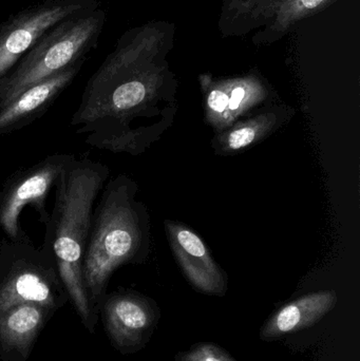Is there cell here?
<instances>
[{"instance_id":"52a82bcc","label":"cell","mask_w":360,"mask_h":361,"mask_svg":"<svg viewBox=\"0 0 360 361\" xmlns=\"http://www.w3.org/2000/svg\"><path fill=\"white\" fill-rule=\"evenodd\" d=\"M97 8V0H42L11 15L0 23V80L49 30Z\"/></svg>"},{"instance_id":"6da1fadb","label":"cell","mask_w":360,"mask_h":361,"mask_svg":"<svg viewBox=\"0 0 360 361\" xmlns=\"http://www.w3.org/2000/svg\"><path fill=\"white\" fill-rule=\"evenodd\" d=\"M133 57L120 48L107 57L85 87L71 126L97 149L137 157L173 126L175 99L162 97L135 71Z\"/></svg>"},{"instance_id":"30bf717a","label":"cell","mask_w":360,"mask_h":361,"mask_svg":"<svg viewBox=\"0 0 360 361\" xmlns=\"http://www.w3.org/2000/svg\"><path fill=\"white\" fill-rule=\"evenodd\" d=\"M156 307L149 299L133 294H113L106 301L105 322L112 341L122 349L145 341L156 322Z\"/></svg>"},{"instance_id":"8fae6325","label":"cell","mask_w":360,"mask_h":361,"mask_svg":"<svg viewBox=\"0 0 360 361\" xmlns=\"http://www.w3.org/2000/svg\"><path fill=\"white\" fill-rule=\"evenodd\" d=\"M268 101V92L257 82H232L230 86L206 87L204 118L215 135L255 114Z\"/></svg>"},{"instance_id":"4fadbf2b","label":"cell","mask_w":360,"mask_h":361,"mask_svg":"<svg viewBox=\"0 0 360 361\" xmlns=\"http://www.w3.org/2000/svg\"><path fill=\"white\" fill-rule=\"evenodd\" d=\"M335 290H321L304 295L279 309L266 322L260 333L264 341H273L285 335L306 330L321 322L337 305Z\"/></svg>"},{"instance_id":"3957f363","label":"cell","mask_w":360,"mask_h":361,"mask_svg":"<svg viewBox=\"0 0 360 361\" xmlns=\"http://www.w3.org/2000/svg\"><path fill=\"white\" fill-rule=\"evenodd\" d=\"M101 191L82 262L90 303L105 295L116 269L145 262L151 248L149 212L137 199V183L128 176L118 175L108 180Z\"/></svg>"},{"instance_id":"8992f818","label":"cell","mask_w":360,"mask_h":361,"mask_svg":"<svg viewBox=\"0 0 360 361\" xmlns=\"http://www.w3.org/2000/svg\"><path fill=\"white\" fill-rule=\"evenodd\" d=\"M75 156L54 154L40 162L13 173L0 190V228L8 240L27 239L20 226L21 212L27 205L33 206L40 222L49 220L46 200L63 169Z\"/></svg>"},{"instance_id":"7a4b0ae2","label":"cell","mask_w":360,"mask_h":361,"mask_svg":"<svg viewBox=\"0 0 360 361\" xmlns=\"http://www.w3.org/2000/svg\"><path fill=\"white\" fill-rule=\"evenodd\" d=\"M109 177V167L104 163L74 158L56 180L54 206L44 224V246L52 254L63 288L89 330L92 312L82 262L95 203Z\"/></svg>"},{"instance_id":"9c48e42d","label":"cell","mask_w":360,"mask_h":361,"mask_svg":"<svg viewBox=\"0 0 360 361\" xmlns=\"http://www.w3.org/2000/svg\"><path fill=\"white\" fill-rule=\"evenodd\" d=\"M86 59L77 61L15 97L0 110V135H10L42 118L71 85Z\"/></svg>"},{"instance_id":"277c9868","label":"cell","mask_w":360,"mask_h":361,"mask_svg":"<svg viewBox=\"0 0 360 361\" xmlns=\"http://www.w3.org/2000/svg\"><path fill=\"white\" fill-rule=\"evenodd\" d=\"M105 13L97 8L49 30L0 80V110L37 82L74 65L99 44Z\"/></svg>"},{"instance_id":"5bb4252c","label":"cell","mask_w":360,"mask_h":361,"mask_svg":"<svg viewBox=\"0 0 360 361\" xmlns=\"http://www.w3.org/2000/svg\"><path fill=\"white\" fill-rule=\"evenodd\" d=\"M44 310L38 305L23 303L0 313V341L27 353L44 324Z\"/></svg>"},{"instance_id":"7c38bea8","label":"cell","mask_w":360,"mask_h":361,"mask_svg":"<svg viewBox=\"0 0 360 361\" xmlns=\"http://www.w3.org/2000/svg\"><path fill=\"white\" fill-rule=\"evenodd\" d=\"M295 116L287 106L271 105L235 123L211 140V148L217 156H234L254 147L270 137Z\"/></svg>"},{"instance_id":"9a60e30c","label":"cell","mask_w":360,"mask_h":361,"mask_svg":"<svg viewBox=\"0 0 360 361\" xmlns=\"http://www.w3.org/2000/svg\"><path fill=\"white\" fill-rule=\"evenodd\" d=\"M182 361H235L225 351L213 345L201 343L184 354Z\"/></svg>"},{"instance_id":"2e32d148","label":"cell","mask_w":360,"mask_h":361,"mask_svg":"<svg viewBox=\"0 0 360 361\" xmlns=\"http://www.w3.org/2000/svg\"><path fill=\"white\" fill-rule=\"evenodd\" d=\"M323 1V0H302V4H304L306 8H316V6H318Z\"/></svg>"},{"instance_id":"ba28073f","label":"cell","mask_w":360,"mask_h":361,"mask_svg":"<svg viewBox=\"0 0 360 361\" xmlns=\"http://www.w3.org/2000/svg\"><path fill=\"white\" fill-rule=\"evenodd\" d=\"M164 225L173 256L190 283L203 294L223 296L228 276L202 238L183 223L166 220Z\"/></svg>"},{"instance_id":"5b68a950","label":"cell","mask_w":360,"mask_h":361,"mask_svg":"<svg viewBox=\"0 0 360 361\" xmlns=\"http://www.w3.org/2000/svg\"><path fill=\"white\" fill-rule=\"evenodd\" d=\"M59 282L48 248L36 247L29 238L0 243V313L23 303L51 309L56 303Z\"/></svg>"}]
</instances>
